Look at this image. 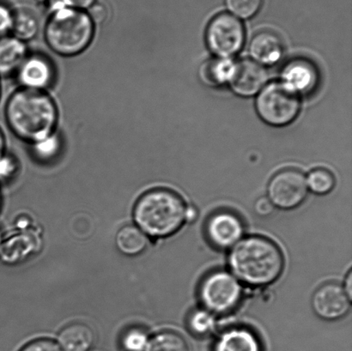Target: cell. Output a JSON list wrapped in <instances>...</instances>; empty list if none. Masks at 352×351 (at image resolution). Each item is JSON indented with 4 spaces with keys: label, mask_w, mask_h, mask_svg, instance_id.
<instances>
[{
    "label": "cell",
    "mask_w": 352,
    "mask_h": 351,
    "mask_svg": "<svg viewBox=\"0 0 352 351\" xmlns=\"http://www.w3.org/2000/svg\"><path fill=\"white\" fill-rule=\"evenodd\" d=\"M306 181L310 190L318 195L329 194L336 185L333 174L325 168H316L310 172Z\"/></svg>",
    "instance_id": "25"
},
{
    "label": "cell",
    "mask_w": 352,
    "mask_h": 351,
    "mask_svg": "<svg viewBox=\"0 0 352 351\" xmlns=\"http://www.w3.org/2000/svg\"><path fill=\"white\" fill-rule=\"evenodd\" d=\"M344 291H346L348 295H349V297L351 299V294H352V274L350 271L349 274L347 275V277L346 278V285H344Z\"/></svg>",
    "instance_id": "35"
},
{
    "label": "cell",
    "mask_w": 352,
    "mask_h": 351,
    "mask_svg": "<svg viewBox=\"0 0 352 351\" xmlns=\"http://www.w3.org/2000/svg\"><path fill=\"white\" fill-rule=\"evenodd\" d=\"M40 30L39 20L36 14L27 9L14 12L12 34L16 39L25 43L33 40Z\"/></svg>",
    "instance_id": "20"
},
{
    "label": "cell",
    "mask_w": 352,
    "mask_h": 351,
    "mask_svg": "<svg viewBox=\"0 0 352 351\" xmlns=\"http://www.w3.org/2000/svg\"><path fill=\"white\" fill-rule=\"evenodd\" d=\"M215 351H261L260 342L250 330H228L217 339Z\"/></svg>",
    "instance_id": "17"
},
{
    "label": "cell",
    "mask_w": 352,
    "mask_h": 351,
    "mask_svg": "<svg viewBox=\"0 0 352 351\" xmlns=\"http://www.w3.org/2000/svg\"><path fill=\"white\" fill-rule=\"evenodd\" d=\"M250 53L256 63L274 65L283 57L284 43L278 34L269 30L261 31L252 38Z\"/></svg>",
    "instance_id": "14"
},
{
    "label": "cell",
    "mask_w": 352,
    "mask_h": 351,
    "mask_svg": "<svg viewBox=\"0 0 352 351\" xmlns=\"http://www.w3.org/2000/svg\"><path fill=\"white\" fill-rule=\"evenodd\" d=\"M308 195V185L301 172L288 168L276 174L268 185V199L275 207H298Z\"/></svg>",
    "instance_id": "8"
},
{
    "label": "cell",
    "mask_w": 352,
    "mask_h": 351,
    "mask_svg": "<svg viewBox=\"0 0 352 351\" xmlns=\"http://www.w3.org/2000/svg\"><path fill=\"white\" fill-rule=\"evenodd\" d=\"M312 307L320 318L326 321H336L343 318L350 311L351 298L340 285L327 284L314 294Z\"/></svg>",
    "instance_id": "10"
},
{
    "label": "cell",
    "mask_w": 352,
    "mask_h": 351,
    "mask_svg": "<svg viewBox=\"0 0 352 351\" xmlns=\"http://www.w3.org/2000/svg\"><path fill=\"white\" fill-rule=\"evenodd\" d=\"M268 79L265 69L254 60L234 62V70L229 84L236 95L250 98L261 92Z\"/></svg>",
    "instance_id": "12"
},
{
    "label": "cell",
    "mask_w": 352,
    "mask_h": 351,
    "mask_svg": "<svg viewBox=\"0 0 352 351\" xmlns=\"http://www.w3.org/2000/svg\"><path fill=\"white\" fill-rule=\"evenodd\" d=\"M31 146L34 157L43 163L54 160L60 155L62 146L61 140L56 133Z\"/></svg>",
    "instance_id": "23"
},
{
    "label": "cell",
    "mask_w": 352,
    "mask_h": 351,
    "mask_svg": "<svg viewBox=\"0 0 352 351\" xmlns=\"http://www.w3.org/2000/svg\"><path fill=\"white\" fill-rule=\"evenodd\" d=\"M16 74L23 88L46 91L54 84L55 69L44 55L28 54Z\"/></svg>",
    "instance_id": "13"
},
{
    "label": "cell",
    "mask_w": 352,
    "mask_h": 351,
    "mask_svg": "<svg viewBox=\"0 0 352 351\" xmlns=\"http://www.w3.org/2000/svg\"><path fill=\"white\" fill-rule=\"evenodd\" d=\"M28 56L26 44L13 36L0 38V76L16 73Z\"/></svg>",
    "instance_id": "16"
},
{
    "label": "cell",
    "mask_w": 352,
    "mask_h": 351,
    "mask_svg": "<svg viewBox=\"0 0 352 351\" xmlns=\"http://www.w3.org/2000/svg\"><path fill=\"white\" fill-rule=\"evenodd\" d=\"M150 339L146 330L140 326H132L120 336V347L123 351H146Z\"/></svg>",
    "instance_id": "22"
},
{
    "label": "cell",
    "mask_w": 352,
    "mask_h": 351,
    "mask_svg": "<svg viewBox=\"0 0 352 351\" xmlns=\"http://www.w3.org/2000/svg\"><path fill=\"white\" fill-rule=\"evenodd\" d=\"M146 351H189L188 343L175 332H158L150 339Z\"/></svg>",
    "instance_id": "21"
},
{
    "label": "cell",
    "mask_w": 352,
    "mask_h": 351,
    "mask_svg": "<svg viewBox=\"0 0 352 351\" xmlns=\"http://www.w3.org/2000/svg\"><path fill=\"white\" fill-rule=\"evenodd\" d=\"M206 43L219 58H230L239 53L245 43L243 24L230 13L214 16L206 30Z\"/></svg>",
    "instance_id": "7"
},
{
    "label": "cell",
    "mask_w": 352,
    "mask_h": 351,
    "mask_svg": "<svg viewBox=\"0 0 352 351\" xmlns=\"http://www.w3.org/2000/svg\"><path fill=\"white\" fill-rule=\"evenodd\" d=\"M188 325L192 335L206 337L215 330V317L206 309H198L190 315Z\"/></svg>",
    "instance_id": "24"
},
{
    "label": "cell",
    "mask_w": 352,
    "mask_h": 351,
    "mask_svg": "<svg viewBox=\"0 0 352 351\" xmlns=\"http://www.w3.org/2000/svg\"><path fill=\"white\" fill-rule=\"evenodd\" d=\"M186 208L184 201L175 192L153 189L138 199L133 209L134 222L147 236L164 238L181 229Z\"/></svg>",
    "instance_id": "4"
},
{
    "label": "cell",
    "mask_w": 352,
    "mask_h": 351,
    "mask_svg": "<svg viewBox=\"0 0 352 351\" xmlns=\"http://www.w3.org/2000/svg\"><path fill=\"white\" fill-rule=\"evenodd\" d=\"M300 109L301 102L298 95L279 82L265 86L256 100L258 115L272 126H285L294 122Z\"/></svg>",
    "instance_id": "5"
},
{
    "label": "cell",
    "mask_w": 352,
    "mask_h": 351,
    "mask_svg": "<svg viewBox=\"0 0 352 351\" xmlns=\"http://www.w3.org/2000/svg\"><path fill=\"white\" fill-rule=\"evenodd\" d=\"M1 203H2V199H1V194H0V207H1Z\"/></svg>",
    "instance_id": "37"
},
{
    "label": "cell",
    "mask_w": 352,
    "mask_h": 351,
    "mask_svg": "<svg viewBox=\"0 0 352 351\" xmlns=\"http://www.w3.org/2000/svg\"><path fill=\"white\" fill-rule=\"evenodd\" d=\"M197 216H198V212L192 206H188L186 208L185 221L193 222L195 221Z\"/></svg>",
    "instance_id": "33"
},
{
    "label": "cell",
    "mask_w": 352,
    "mask_h": 351,
    "mask_svg": "<svg viewBox=\"0 0 352 351\" xmlns=\"http://www.w3.org/2000/svg\"><path fill=\"white\" fill-rule=\"evenodd\" d=\"M2 242H3V236H2L1 231H0V249H1Z\"/></svg>",
    "instance_id": "36"
},
{
    "label": "cell",
    "mask_w": 352,
    "mask_h": 351,
    "mask_svg": "<svg viewBox=\"0 0 352 351\" xmlns=\"http://www.w3.org/2000/svg\"><path fill=\"white\" fill-rule=\"evenodd\" d=\"M234 62L230 58H216L209 60L200 67L199 77L204 84L212 87L229 84Z\"/></svg>",
    "instance_id": "18"
},
{
    "label": "cell",
    "mask_w": 352,
    "mask_h": 351,
    "mask_svg": "<svg viewBox=\"0 0 352 351\" xmlns=\"http://www.w3.org/2000/svg\"><path fill=\"white\" fill-rule=\"evenodd\" d=\"M19 351H62V350L54 340L38 339L28 343Z\"/></svg>",
    "instance_id": "29"
},
{
    "label": "cell",
    "mask_w": 352,
    "mask_h": 351,
    "mask_svg": "<svg viewBox=\"0 0 352 351\" xmlns=\"http://www.w3.org/2000/svg\"><path fill=\"white\" fill-rule=\"evenodd\" d=\"M206 234L210 242L217 249H230L243 239V223L232 212H217L207 222Z\"/></svg>",
    "instance_id": "11"
},
{
    "label": "cell",
    "mask_w": 352,
    "mask_h": 351,
    "mask_svg": "<svg viewBox=\"0 0 352 351\" xmlns=\"http://www.w3.org/2000/svg\"><path fill=\"white\" fill-rule=\"evenodd\" d=\"M281 78L282 84L296 95H309L318 87L319 69L307 58H296L285 64Z\"/></svg>",
    "instance_id": "9"
},
{
    "label": "cell",
    "mask_w": 352,
    "mask_h": 351,
    "mask_svg": "<svg viewBox=\"0 0 352 351\" xmlns=\"http://www.w3.org/2000/svg\"><path fill=\"white\" fill-rule=\"evenodd\" d=\"M0 95H1V85H0Z\"/></svg>",
    "instance_id": "38"
},
{
    "label": "cell",
    "mask_w": 352,
    "mask_h": 351,
    "mask_svg": "<svg viewBox=\"0 0 352 351\" xmlns=\"http://www.w3.org/2000/svg\"><path fill=\"white\" fill-rule=\"evenodd\" d=\"M229 264L238 280L251 286H265L280 276L285 260L281 250L272 240L250 236L232 247Z\"/></svg>",
    "instance_id": "2"
},
{
    "label": "cell",
    "mask_w": 352,
    "mask_h": 351,
    "mask_svg": "<svg viewBox=\"0 0 352 351\" xmlns=\"http://www.w3.org/2000/svg\"><path fill=\"white\" fill-rule=\"evenodd\" d=\"M116 243L120 253L137 256L146 249L148 236L135 225H126L117 233Z\"/></svg>",
    "instance_id": "19"
},
{
    "label": "cell",
    "mask_w": 352,
    "mask_h": 351,
    "mask_svg": "<svg viewBox=\"0 0 352 351\" xmlns=\"http://www.w3.org/2000/svg\"><path fill=\"white\" fill-rule=\"evenodd\" d=\"M14 10L6 3L0 2V38L9 36L12 33Z\"/></svg>",
    "instance_id": "27"
},
{
    "label": "cell",
    "mask_w": 352,
    "mask_h": 351,
    "mask_svg": "<svg viewBox=\"0 0 352 351\" xmlns=\"http://www.w3.org/2000/svg\"><path fill=\"white\" fill-rule=\"evenodd\" d=\"M243 297V288L234 275L224 271L210 273L199 288V298L206 310L223 315L234 310Z\"/></svg>",
    "instance_id": "6"
},
{
    "label": "cell",
    "mask_w": 352,
    "mask_h": 351,
    "mask_svg": "<svg viewBox=\"0 0 352 351\" xmlns=\"http://www.w3.org/2000/svg\"><path fill=\"white\" fill-rule=\"evenodd\" d=\"M87 12L96 25L104 22L107 16H108V10H107L106 6L99 2L91 6L87 10Z\"/></svg>",
    "instance_id": "30"
},
{
    "label": "cell",
    "mask_w": 352,
    "mask_h": 351,
    "mask_svg": "<svg viewBox=\"0 0 352 351\" xmlns=\"http://www.w3.org/2000/svg\"><path fill=\"white\" fill-rule=\"evenodd\" d=\"M60 1L65 6L87 12L91 6L98 2V0H60Z\"/></svg>",
    "instance_id": "32"
},
{
    "label": "cell",
    "mask_w": 352,
    "mask_h": 351,
    "mask_svg": "<svg viewBox=\"0 0 352 351\" xmlns=\"http://www.w3.org/2000/svg\"><path fill=\"white\" fill-rule=\"evenodd\" d=\"M19 164L15 157L6 154V156L0 160V182L9 181L16 173Z\"/></svg>",
    "instance_id": "28"
},
{
    "label": "cell",
    "mask_w": 352,
    "mask_h": 351,
    "mask_svg": "<svg viewBox=\"0 0 352 351\" xmlns=\"http://www.w3.org/2000/svg\"><path fill=\"white\" fill-rule=\"evenodd\" d=\"M6 154L5 135H3L1 128H0V160H1L2 158L6 156Z\"/></svg>",
    "instance_id": "34"
},
{
    "label": "cell",
    "mask_w": 352,
    "mask_h": 351,
    "mask_svg": "<svg viewBox=\"0 0 352 351\" xmlns=\"http://www.w3.org/2000/svg\"><path fill=\"white\" fill-rule=\"evenodd\" d=\"M96 336L91 326L85 323H72L58 333L57 343L62 351H89Z\"/></svg>",
    "instance_id": "15"
},
{
    "label": "cell",
    "mask_w": 352,
    "mask_h": 351,
    "mask_svg": "<svg viewBox=\"0 0 352 351\" xmlns=\"http://www.w3.org/2000/svg\"><path fill=\"white\" fill-rule=\"evenodd\" d=\"M274 208L275 206L268 198L258 199L254 205L255 212L261 216H270L274 212Z\"/></svg>",
    "instance_id": "31"
},
{
    "label": "cell",
    "mask_w": 352,
    "mask_h": 351,
    "mask_svg": "<svg viewBox=\"0 0 352 351\" xmlns=\"http://www.w3.org/2000/svg\"><path fill=\"white\" fill-rule=\"evenodd\" d=\"M5 118L14 135L32 144L55 133L58 111L46 91L21 88L7 100Z\"/></svg>",
    "instance_id": "1"
},
{
    "label": "cell",
    "mask_w": 352,
    "mask_h": 351,
    "mask_svg": "<svg viewBox=\"0 0 352 351\" xmlns=\"http://www.w3.org/2000/svg\"><path fill=\"white\" fill-rule=\"evenodd\" d=\"M264 0H226L227 8L234 16L250 19L260 12Z\"/></svg>",
    "instance_id": "26"
},
{
    "label": "cell",
    "mask_w": 352,
    "mask_h": 351,
    "mask_svg": "<svg viewBox=\"0 0 352 351\" xmlns=\"http://www.w3.org/2000/svg\"><path fill=\"white\" fill-rule=\"evenodd\" d=\"M96 24L87 12L65 6L60 0L52 3L44 27V39L54 53L74 57L85 52L94 39Z\"/></svg>",
    "instance_id": "3"
}]
</instances>
